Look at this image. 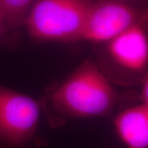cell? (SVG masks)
I'll return each mask as SVG.
<instances>
[{
	"label": "cell",
	"mask_w": 148,
	"mask_h": 148,
	"mask_svg": "<svg viewBox=\"0 0 148 148\" xmlns=\"http://www.w3.org/2000/svg\"><path fill=\"white\" fill-rule=\"evenodd\" d=\"M123 100L93 59L84 60L49 95L53 110L64 118L106 116Z\"/></svg>",
	"instance_id": "cell-1"
},
{
	"label": "cell",
	"mask_w": 148,
	"mask_h": 148,
	"mask_svg": "<svg viewBox=\"0 0 148 148\" xmlns=\"http://www.w3.org/2000/svg\"><path fill=\"white\" fill-rule=\"evenodd\" d=\"M95 45V63L113 84L139 86L148 77V9L125 31Z\"/></svg>",
	"instance_id": "cell-2"
},
{
	"label": "cell",
	"mask_w": 148,
	"mask_h": 148,
	"mask_svg": "<svg viewBox=\"0 0 148 148\" xmlns=\"http://www.w3.org/2000/svg\"><path fill=\"white\" fill-rule=\"evenodd\" d=\"M93 0H35L24 28L40 42L82 41Z\"/></svg>",
	"instance_id": "cell-3"
},
{
	"label": "cell",
	"mask_w": 148,
	"mask_h": 148,
	"mask_svg": "<svg viewBox=\"0 0 148 148\" xmlns=\"http://www.w3.org/2000/svg\"><path fill=\"white\" fill-rule=\"evenodd\" d=\"M41 104L32 96L0 86V147L24 148L34 138Z\"/></svg>",
	"instance_id": "cell-4"
},
{
	"label": "cell",
	"mask_w": 148,
	"mask_h": 148,
	"mask_svg": "<svg viewBox=\"0 0 148 148\" xmlns=\"http://www.w3.org/2000/svg\"><path fill=\"white\" fill-rule=\"evenodd\" d=\"M147 9L148 0H93L82 40L106 42L136 23Z\"/></svg>",
	"instance_id": "cell-5"
},
{
	"label": "cell",
	"mask_w": 148,
	"mask_h": 148,
	"mask_svg": "<svg viewBox=\"0 0 148 148\" xmlns=\"http://www.w3.org/2000/svg\"><path fill=\"white\" fill-rule=\"evenodd\" d=\"M118 138L127 148H148V106L139 102L113 119Z\"/></svg>",
	"instance_id": "cell-6"
},
{
	"label": "cell",
	"mask_w": 148,
	"mask_h": 148,
	"mask_svg": "<svg viewBox=\"0 0 148 148\" xmlns=\"http://www.w3.org/2000/svg\"><path fill=\"white\" fill-rule=\"evenodd\" d=\"M35 0H0V12L3 16L12 36L16 35L27 18L28 12Z\"/></svg>",
	"instance_id": "cell-7"
},
{
	"label": "cell",
	"mask_w": 148,
	"mask_h": 148,
	"mask_svg": "<svg viewBox=\"0 0 148 148\" xmlns=\"http://www.w3.org/2000/svg\"><path fill=\"white\" fill-rule=\"evenodd\" d=\"M12 40H16V39L12 36L3 16L0 12V42H8Z\"/></svg>",
	"instance_id": "cell-8"
},
{
	"label": "cell",
	"mask_w": 148,
	"mask_h": 148,
	"mask_svg": "<svg viewBox=\"0 0 148 148\" xmlns=\"http://www.w3.org/2000/svg\"><path fill=\"white\" fill-rule=\"evenodd\" d=\"M140 90L138 93V101L148 106V77L139 85Z\"/></svg>",
	"instance_id": "cell-9"
}]
</instances>
